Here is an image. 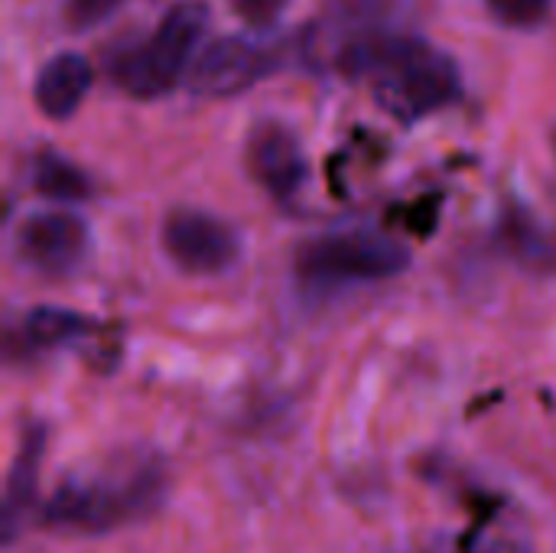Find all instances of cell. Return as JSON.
I'll list each match as a JSON object with an SVG mask.
<instances>
[{"label": "cell", "mask_w": 556, "mask_h": 553, "mask_svg": "<svg viewBox=\"0 0 556 553\" xmlns=\"http://www.w3.org/2000/svg\"><path fill=\"white\" fill-rule=\"evenodd\" d=\"M336 65L349 78L368 81L375 101L404 124L424 121L463 98L459 62L420 36L368 29L342 46Z\"/></svg>", "instance_id": "obj_1"}, {"label": "cell", "mask_w": 556, "mask_h": 553, "mask_svg": "<svg viewBox=\"0 0 556 553\" xmlns=\"http://www.w3.org/2000/svg\"><path fill=\"white\" fill-rule=\"evenodd\" d=\"M169 495L166 463L153 453L111 460L108 466L65 479L42 508V525L59 535L101 538L153 518Z\"/></svg>", "instance_id": "obj_2"}, {"label": "cell", "mask_w": 556, "mask_h": 553, "mask_svg": "<svg viewBox=\"0 0 556 553\" xmlns=\"http://www.w3.org/2000/svg\"><path fill=\"white\" fill-rule=\"evenodd\" d=\"M208 23L212 10L205 0H182L169 7L143 42L130 46L124 55L114 59V81L140 101L169 95L202 52Z\"/></svg>", "instance_id": "obj_3"}, {"label": "cell", "mask_w": 556, "mask_h": 553, "mask_svg": "<svg viewBox=\"0 0 556 553\" xmlns=\"http://www.w3.org/2000/svg\"><path fill=\"white\" fill-rule=\"evenodd\" d=\"M293 267L306 287L378 284L401 277L410 267V251L378 231H332L303 241Z\"/></svg>", "instance_id": "obj_4"}, {"label": "cell", "mask_w": 556, "mask_h": 553, "mask_svg": "<svg viewBox=\"0 0 556 553\" xmlns=\"http://www.w3.org/2000/svg\"><path fill=\"white\" fill-rule=\"evenodd\" d=\"M160 241L166 257L186 271V274H199V277H212V274H225L238 264L241 257V238L238 231L202 209H176L163 218L160 228Z\"/></svg>", "instance_id": "obj_5"}, {"label": "cell", "mask_w": 556, "mask_h": 553, "mask_svg": "<svg viewBox=\"0 0 556 553\" xmlns=\"http://www.w3.org/2000/svg\"><path fill=\"white\" fill-rule=\"evenodd\" d=\"M16 254L29 271L42 277H68L91 254V228L75 212H33L16 231Z\"/></svg>", "instance_id": "obj_6"}, {"label": "cell", "mask_w": 556, "mask_h": 553, "mask_svg": "<svg viewBox=\"0 0 556 553\" xmlns=\"http://www.w3.org/2000/svg\"><path fill=\"white\" fill-rule=\"evenodd\" d=\"M274 68V49L248 36H218L192 62L189 85L202 98H235Z\"/></svg>", "instance_id": "obj_7"}, {"label": "cell", "mask_w": 556, "mask_h": 553, "mask_svg": "<svg viewBox=\"0 0 556 553\" xmlns=\"http://www.w3.org/2000/svg\"><path fill=\"white\" fill-rule=\"evenodd\" d=\"M244 156H248V169L257 179V186L267 189L280 202L293 199L303 189V183H306L309 166H306L303 143L280 121L254 124V130L248 134Z\"/></svg>", "instance_id": "obj_8"}, {"label": "cell", "mask_w": 556, "mask_h": 553, "mask_svg": "<svg viewBox=\"0 0 556 553\" xmlns=\"http://www.w3.org/2000/svg\"><path fill=\"white\" fill-rule=\"evenodd\" d=\"M49 433L42 424H29L20 437V447L13 453V463L7 469V486H3V505H0V535L3 544H13L36 505L39 492V469L46 456Z\"/></svg>", "instance_id": "obj_9"}, {"label": "cell", "mask_w": 556, "mask_h": 553, "mask_svg": "<svg viewBox=\"0 0 556 553\" xmlns=\"http://www.w3.org/2000/svg\"><path fill=\"white\" fill-rule=\"evenodd\" d=\"M94 85V68L81 52H59L52 55L33 81V101L42 117L68 121L88 98Z\"/></svg>", "instance_id": "obj_10"}, {"label": "cell", "mask_w": 556, "mask_h": 553, "mask_svg": "<svg viewBox=\"0 0 556 553\" xmlns=\"http://www.w3.org/2000/svg\"><path fill=\"white\" fill-rule=\"evenodd\" d=\"M29 183H33V189H36L42 199L59 202V205L85 202V199H91V192H94L91 176H88L81 166H75L72 160H65L62 153H52V150H46V153H39V156L33 160V166H29Z\"/></svg>", "instance_id": "obj_11"}, {"label": "cell", "mask_w": 556, "mask_h": 553, "mask_svg": "<svg viewBox=\"0 0 556 553\" xmlns=\"http://www.w3.org/2000/svg\"><path fill=\"white\" fill-rule=\"evenodd\" d=\"M91 332H94V323L88 316H81L75 310H62V306H36L23 319V336L36 349L72 345V342H81Z\"/></svg>", "instance_id": "obj_12"}, {"label": "cell", "mask_w": 556, "mask_h": 553, "mask_svg": "<svg viewBox=\"0 0 556 553\" xmlns=\"http://www.w3.org/2000/svg\"><path fill=\"white\" fill-rule=\"evenodd\" d=\"M492 16L515 29H531L547 20L554 0H485Z\"/></svg>", "instance_id": "obj_13"}, {"label": "cell", "mask_w": 556, "mask_h": 553, "mask_svg": "<svg viewBox=\"0 0 556 553\" xmlns=\"http://www.w3.org/2000/svg\"><path fill=\"white\" fill-rule=\"evenodd\" d=\"M124 3L127 0H65L62 16H65L68 29L85 33V29H94L104 20H111L117 10H124Z\"/></svg>", "instance_id": "obj_14"}, {"label": "cell", "mask_w": 556, "mask_h": 553, "mask_svg": "<svg viewBox=\"0 0 556 553\" xmlns=\"http://www.w3.org/2000/svg\"><path fill=\"white\" fill-rule=\"evenodd\" d=\"M290 0H231V10L254 29H270L283 13Z\"/></svg>", "instance_id": "obj_15"}, {"label": "cell", "mask_w": 556, "mask_h": 553, "mask_svg": "<svg viewBox=\"0 0 556 553\" xmlns=\"http://www.w3.org/2000/svg\"><path fill=\"white\" fill-rule=\"evenodd\" d=\"M551 147H554V156H556V124L551 127Z\"/></svg>", "instance_id": "obj_16"}]
</instances>
